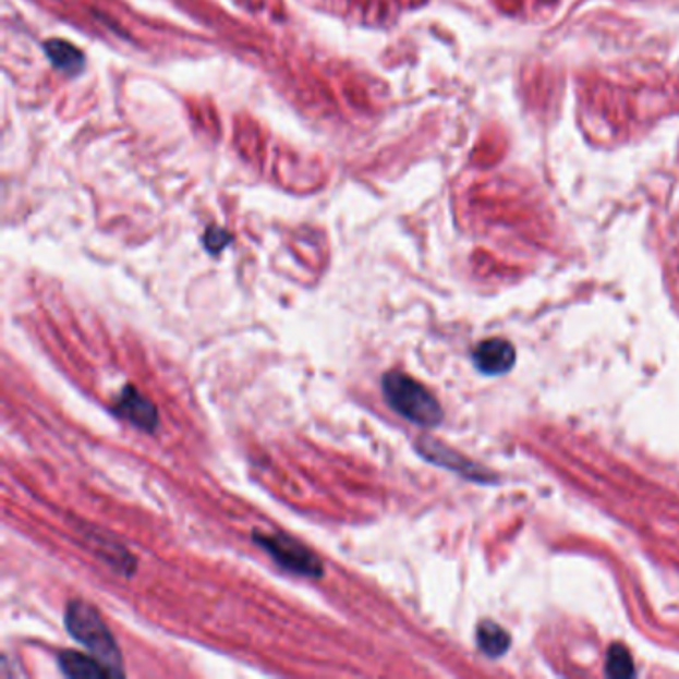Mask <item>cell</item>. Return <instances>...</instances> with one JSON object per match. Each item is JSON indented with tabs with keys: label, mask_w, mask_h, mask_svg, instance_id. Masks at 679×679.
<instances>
[{
	"label": "cell",
	"mask_w": 679,
	"mask_h": 679,
	"mask_svg": "<svg viewBox=\"0 0 679 679\" xmlns=\"http://www.w3.org/2000/svg\"><path fill=\"white\" fill-rule=\"evenodd\" d=\"M419 452L425 457L426 461L435 462L438 466H445V469H452L459 474L469 476L472 481H483L486 483V474L481 471L478 466H474L472 462L464 461L459 452L450 450L449 447L440 445L435 438H421V442L416 445Z\"/></svg>",
	"instance_id": "cell-6"
},
{
	"label": "cell",
	"mask_w": 679,
	"mask_h": 679,
	"mask_svg": "<svg viewBox=\"0 0 679 679\" xmlns=\"http://www.w3.org/2000/svg\"><path fill=\"white\" fill-rule=\"evenodd\" d=\"M58 664L69 678H114L116 676L112 669L106 668L105 664L93 654L86 656L81 652H62L58 656Z\"/></svg>",
	"instance_id": "cell-7"
},
{
	"label": "cell",
	"mask_w": 679,
	"mask_h": 679,
	"mask_svg": "<svg viewBox=\"0 0 679 679\" xmlns=\"http://www.w3.org/2000/svg\"><path fill=\"white\" fill-rule=\"evenodd\" d=\"M254 542L269 554L277 565L291 574L305 575V578H322L323 562L312 548H307L303 542L281 534V532H259L255 530Z\"/></svg>",
	"instance_id": "cell-3"
},
{
	"label": "cell",
	"mask_w": 679,
	"mask_h": 679,
	"mask_svg": "<svg viewBox=\"0 0 679 679\" xmlns=\"http://www.w3.org/2000/svg\"><path fill=\"white\" fill-rule=\"evenodd\" d=\"M606 674L610 678L618 679L632 678L633 674H635L632 656H630V652L622 644L611 645L610 650H608Z\"/></svg>",
	"instance_id": "cell-9"
},
{
	"label": "cell",
	"mask_w": 679,
	"mask_h": 679,
	"mask_svg": "<svg viewBox=\"0 0 679 679\" xmlns=\"http://www.w3.org/2000/svg\"><path fill=\"white\" fill-rule=\"evenodd\" d=\"M472 361L484 375L498 377L514 367L517 351L507 339H486L472 351Z\"/></svg>",
	"instance_id": "cell-5"
},
{
	"label": "cell",
	"mask_w": 679,
	"mask_h": 679,
	"mask_svg": "<svg viewBox=\"0 0 679 679\" xmlns=\"http://www.w3.org/2000/svg\"><path fill=\"white\" fill-rule=\"evenodd\" d=\"M64 623L72 640L84 645L93 656L105 664L106 668L112 669L116 676H124L122 652L110 628L102 620L100 611L84 599H72L66 606Z\"/></svg>",
	"instance_id": "cell-1"
},
{
	"label": "cell",
	"mask_w": 679,
	"mask_h": 679,
	"mask_svg": "<svg viewBox=\"0 0 679 679\" xmlns=\"http://www.w3.org/2000/svg\"><path fill=\"white\" fill-rule=\"evenodd\" d=\"M112 411L120 419L128 421L130 425L136 426L140 431H146V433H154L160 425V415H158L154 403L132 385L124 387V391L118 395Z\"/></svg>",
	"instance_id": "cell-4"
},
{
	"label": "cell",
	"mask_w": 679,
	"mask_h": 679,
	"mask_svg": "<svg viewBox=\"0 0 679 679\" xmlns=\"http://www.w3.org/2000/svg\"><path fill=\"white\" fill-rule=\"evenodd\" d=\"M476 644L488 657H500L510 647V633L495 622H483L476 630Z\"/></svg>",
	"instance_id": "cell-8"
},
{
	"label": "cell",
	"mask_w": 679,
	"mask_h": 679,
	"mask_svg": "<svg viewBox=\"0 0 679 679\" xmlns=\"http://www.w3.org/2000/svg\"><path fill=\"white\" fill-rule=\"evenodd\" d=\"M380 387L392 411L407 421L428 428L442 423V409L437 397L413 377L399 371H389L380 380Z\"/></svg>",
	"instance_id": "cell-2"
}]
</instances>
